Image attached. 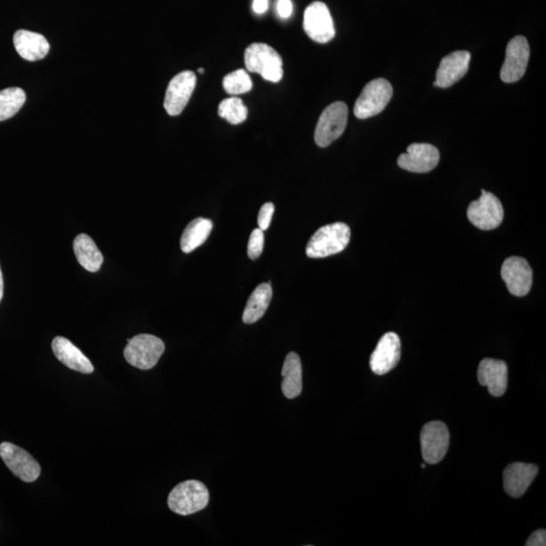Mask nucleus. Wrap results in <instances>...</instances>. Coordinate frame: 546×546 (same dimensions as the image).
<instances>
[{"label":"nucleus","mask_w":546,"mask_h":546,"mask_svg":"<svg viewBox=\"0 0 546 546\" xmlns=\"http://www.w3.org/2000/svg\"><path fill=\"white\" fill-rule=\"evenodd\" d=\"M450 435L447 426L441 422L427 423L420 433L424 461L437 464L445 459L449 447Z\"/></svg>","instance_id":"10"},{"label":"nucleus","mask_w":546,"mask_h":546,"mask_svg":"<svg viewBox=\"0 0 546 546\" xmlns=\"http://www.w3.org/2000/svg\"><path fill=\"white\" fill-rule=\"evenodd\" d=\"M198 72H199V73H201V75H204L205 70H204V68H199V69H198Z\"/></svg>","instance_id":"34"},{"label":"nucleus","mask_w":546,"mask_h":546,"mask_svg":"<svg viewBox=\"0 0 546 546\" xmlns=\"http://www.w3.org/2000/svg\"><path fill=\"white\" fill-rule=\"evenodd\" d=\"M349 121V108L336 101L324 109L315 131V142L322 149L341 138Z\"/></svg>","instance_id":"6"},{"label":"nucleus","mask_w":546,"mask_h":546,"mask_svg":"<svg viewBox=\"0 0 546 546\" xmlns=\"http://www.w3.org/2000/svg\"><path fill=\"white\" fill-rule=\"evenodd\" d=\"M4 297V277L2 269H0V301H2Z\"/></svg>","instance_id":"33"},{"label":"nucleus","mask_w":546,"mask_h":546,"mask_svg":"<svg viewBox=\"0 0 546 546\" xmlns=\"http://www.w3.org/2000/svg\"><path fill=\"white\" fill-rule=\"evenodd\" d=\"M273 213H275V205L267 203L262 205L260 215H258V227H260L261 230H268Z\"/></svg>","instance_id":"29"},{"label":"nucleus","mask_w":546,"mask_h":546,"mask_svg":"<svg viewBox=\"0 0 546 546\" xmlns=\"http://www.w3.org/2000/svg\"><path fill=\"white\" fill-rule=\"evenodd\" d=\"M219 116L232 124H239L247 119L248 109L238 98L226 99L221 101Z\"/></svg>","instance_id":"26"},{"label":"nucleus","mask_w":546,"mask_h":546,"mask_svg":"<svg viewBox=\"0 0 546 546\" xmlns=\"http://www.w3.org/2000/svg\"><path fill=\"white\" fill-rule=\"evenodd\" d=\"M269 9V0H254L253 2V11L261 14L267 12Z\"/></svg>","instance_id":"32"},{"label":"nucleus","mask_w":546,"mask_h":546,"mask_svg":"<svg viewBox=\"0 0 546 546\" xmlns=\"http://www.w3.org/2000/svg\"><path fill=\"white\" fill-rule=\"evenodd\" d=\"M440 153L437 147L427 143H414L408 147L407 153L400 155L397 165L405 171L427 173L439 164Z\"/></svg>","instance_id":"14"},{"label":"nucleus","mask_w":546,"mask_h":546,"mask_svg":"<svg viewBox=\"0 0 546 546\" xmlns=\"http://www.w3.org/2000/svg\"><path fill=\"white\" fill-rule=\"evenodd\" d=\"M197 85L193 71H183L175 76L169 84L165 94V108L168 115L176 116L186 108Z\"/></svg>","instance_id":"13"},{"label":"nucleus","mask_w":546,"mask_h":546,"mask_svg":"<svg viewBox=\"0 0 546 546\" xmlns=\"http://www.w3.org/2000/svg\"><path fill=\"white\" fill-rule=\"evenodd\" d=\"M0 457H2L5 466L21 481L33 483L41 475L39 462L25 449L14 446L11 442H4L0 445Z\"/></svg>","instance_id":"8"},{"label":"nucleus","mask_w":546,"mask_h":546,"mask_svg":"<svg viewBox=\"0 0 546 546\" xmlns=\"http://www.w3.org/2000/svg\"><path fill=\"white\" fill-rule=\"evenodd\" d=\"M509 293L515 297H524L533 286L534 272L526 260L512 256L507 258L501 269Z\"/></svg>","instance_id":"12"},{"label":"nucleus","mask_w":546,"mask_h":546,"mask_svg":"<svg viewBox=\"0 0 546 546\" xmlns=\"http://www.w3.org/2000/svg\"><path fill=\"white\" fill-rule=\"evenodd\" d=\"M277 9L280 18L289 19L293 12V4L291 0H278Z\"/></svg>","instance_id":"31"},{"label":"nucleus","mask_w":546,"mask_h":546,"mask_svg":"<svg viewBox=\"0 0 546 546\" xmlns=\"http://www.w3.org/2000/svg\"><path fill=\"white\" fill-rule=\"evenodd\" d=\"M52 349L58 360L70 370L87 374L93 373L94 367L92 361L68 339L61 336L56 337L52 342Z\"/></svg>","instance_id":"19"},{"label":"nucleus","mask_w":546,"mask_h":546,"mask_svg":"<svg viewBox=\"0 0 546 546\" xmlns=\"http://www.w3.org/2000/svg\"><path fill=\"white\" fill-rule=\"evenodd\" d=\"M165 350V344L160 338L140 334L129 339L124 350V357L131 365L149 371L157 365Z\"/></svg>","instance_id":"4"},{"label":"nucleus","mask_w":546,"mask_h":546,"mask_svg":"<svg viewBox=\"0 0 546 546\" xmlns=\"http://www.w3.org/2000/svg\"><path fill=\"white\" fill-rule=\"evenodd\" d=\"M26 102V93L20 87L6 88L0 92V122L16 116Z\"/></svg>","instance_id":"25"},{"label":"nucleus","mask_w":546,"mask_h":546,"mask_svg":"<svg viewBox=\"0 0 546 546\" xmlns=\"http://www.w3.org/2000/svg\"><path fill=\"white\" fill-rule=\"evenodd\" d=\"M253 80L245 69L236 70L224 77V90L229 94L239 95L253 90Z\"/></svg>","instance_id":"27"},{"label":"nucleus","mask_w":546,"mask_h":546,"mask_svg":"<svg viewBox=\"0 0 546 546\" xmlns=\"http://www.w3.org/2000/svg\"><path fill=\"white\" fill-rule=\"evenodd\" d=\"M526 546H545L546 545V531L540 529L530 535L526 543Z\"/></svg>","instance_id":"30"},{"label":"nucleus","mask_w":546,"mask_h":546,"mask_svg":"<svg viewBox=\"0 0 546 546\" xmlns=\"http://www.w3.org/2000/svg\"><path fill=\"white\" fill-rule=\"evenodd\" d=\"M538 474L535 464L514 462L503 472L504 489L509 496L520 498L526 493Z\"/></svg>","instance_id":"18"},{"label":"nucleus","mask_w":546,"mask_h":546,"mask_svg":"<svg viewBox=\"0 0 546 546\" xmlns=\"http://www.w3.org/2000/svg\"><path fill=\"white\" fill-rule=\"evenodd\" d=\"M282 375L283 393L287 398H294L301 395L302 389V368L301 358L297 353L287 354Z\"/></svg>","instance_id":"21"},{"label":"nucleus","mask_w":546,"mask_h":546,"mask_svg":"<svg viewBox=\"0 0 546 546\" xmlns=\"http://www.w3.org/2000/svg\"><path fill=\"white\" fill-rule=\"evenodd\" d=\"M264 247V233L260 228L251 233L248 241L247 253L251 260H257L262 254Z\"/></svg>","instance_id":"28"},{"label":"nucleus","mask_w":546,"mask_h":546,"mask_svg":"<svg viewBox=\"0 0 546 546\" xmlns=\"http://www.w3.org/2000/svg\"><path fill=\"white\" fill-rule=\"evenodd\" d=\"M470 61V53L468 51H455L442 59L434 86L447 88L459 83L467 75Z\"/></svg>","instance_id":"16"},{"label":"nucleus","mask_w":546,"mask_h":546,"mask_svg":"<svg viewBox=\"0 0 546 546\" xmlns=\"http://www.w3.org/2000/svg\"><path fill=\"white\" fill-rule=\"evenodd\" d=\"M530 57V48L526 36H515L508 43L506 58L500 76L506 84L518 83L526 75Z\"/></svg>","instance_id":"9"},{"label":"nucleus","mask_w":546,"mask_h":546,"mask_svg":"<svg viewBox=\"0 0 546 546\" xmlns=\"http://www.w3.org/2000/svg\"><path fill=\"white\" fill-rule=\"evenodd\" d=\"M401 359V341L394 332L383 335L371 357L373 373L382 375L394 370Z\"/></svg>","instance_id":"15"},{"label":"nucleus","mask_w":546,"mask_h":546,"mask_svg":"<svg viewBox=\"0 0 546 546\" xmlns=\"http://www.w3.org/2000/svg\"><path fill=\"white\" fill-rule=\"evenodd\" d=\"M73 249L81 267L87 271L97 272L101 268L103 256L93 240L86 234H80L73 243Z\"/></svg>","instance_id":"22"},{"label":"nucleus","mask_w":546,"mask_h":546,"mask_svg":"<svg viewBox=\"0 0 546 546\" xmlns=\"http://www.w3.org/2000/svg\"><path fill=\"white\" fill-rule=\"evenodd\" d=\"M349 225L334 223L319 229L309 239L306 253L309 258H325L342 253L350 241Z\"/></svg>","instance_id":"1"},{"label":"nucleus","mask_w":546,"mask_h":546,"mask_svg":"<svg viewBox=\"0 0 546 546\" xmlns=\"http://www.w3.org/2000/svg\"><path fill=\"white\" fill-rule=\"evenodd\" d=\"M304 29L313 41L326 44L333 40L335 27L328 6L321 2L309 4L304 14Z\"/></svg>","instance_id":"11"},{"label":"nucleus","mask_w":546,"mask_h":546,"mask_svg":"<svg viewBox=\"0 0 546 546\" xmlns=\"http://www.w3.org/2000/svg\"><path fill=\"white\" fill-rule=\"evenodd\" d=\"M213 222L209 219L197 218L188 225L181 239V247L184 253H193L204 245L212 232Z\"/></svg>","instance_id":"24"},{"label":"nucleus","mask_w":546,"mask_h":546,"mask_svg":"<svg viewBox=\"0 0 546 546\" xmlns=\"http://www.w3.org/2000/svg\"><path fill=\"white\" fill-rule=\"evenodd\" d=\"M393 86L388 80L378 78L368 83L354 105V115L360 120L382 112L393 98Z\"/></svg>","instance_id":"5"},{"label":"nucleus","mask_w":546,"mask_h":546,"mask_svg":"<svg viewBox=\"0 0 546 546\" xmlns=\"http://www.w3.org/2000/svg\"><path fill=\"white\" fill-rule=\"evenodd\" d=\"M245 66L249 72L260 73L263 79L278 83L284 76L283 58L268 44L254 43L245 51Z\"/></svg>","instance_id":"3"},{"label":"nucleus","mask_w":546,"mask_h":546,"mask_svg":"<svg viewBox=\"0 0 546 546\" xmlns=\"http://www.w3.org/2000/svg\"><path fill=\"white\" fill-rule=\"evenodd\" d=\"M14 47L21 58L29 62L38 61L45 58L50 45L41 34L19 29L13 36Z\"/></svg>","instance_id":"20"},{"label":"nucleus","mask_w":546,"mask_h":546,"mask_svg":"<svg viewBox=\"0 0 546 546\" xmlns=\"http://www.w3.org/2000/svg\"><path fill=\"white\" fill-rule=\"evenodd\" d=\"M422 467V469H425L426 468V463H423Z\"/></svg>","instance_id":"35"},{"label":"nucleus","mask_w":546,"mask_h":546,"mask_svg":"<svg viewBox=\"0 0 546 546\" xmlns=\"http://www.w3.org/2000/svg\"><path fill=\"white\" fill-rule=\"evenodd\" d=\"M468 219L481 230H494L503 222V205L495 195L482 189L481 197L469 205Z\"/></svg>","instance_id":"7"},{"label":"nucleus","mask_w":546,"mask_h":546,"mask_svg":"<svg viewBox=\"0 0 546 546\" xmlns=\"http://www.w3.org/2000/svg\"><path fill=\"white\" fill-rule=\"evenodd\" d=\"M479 385L488 388L493 397H502L508 387V366L503 360L485 358L478 368Z\"/></svg>","instance_id":"17"},{"label":"nucleus","mask_w":546,"mask_h":546,"mask_svg":"<svg viewBox=\"0 0 546 546\" xmlns=\"http://www.w3.org/2000/svg\"><path fill=\"white\" fill-rule=\"evenodd\" d=\"M272 298V289L270 283L258 285L253 294L248 299L245 313H243V322L253 324L260 321L270 304Z\"/></svg>","instance_id":"23"},{"label":"nucleus","mask_w":546,"mask_h":546,"mask_svg":"<svg viewBox=\"0 0 546 546\" xmlns=\"http://www.w3.org/2000/svg\"><path fill=\"white\" fill-rule=\"evenodd\" d=\"M209 490L196 479H189L177 485L169 494L168 507L176 514L188 516L202 511L208 506Z\"/></svg>","instance_id":"2"}]
</instances>
